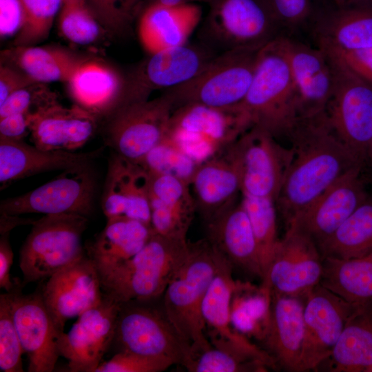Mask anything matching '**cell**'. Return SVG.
I'll list each match as a JSON object with an SVG mask.
<instances>
[{"mask_svg":"<svg viewBox=\"0 0 372 372\" xmlns=\"http://www.w3.org/2000/svg\"><path fill=\"white\" fill-rule=\"evenodd\" d=\"M74 104L96 118L107 117L123 102L126 78L112 65L85 59L66 82Z\"/></svg>","mask_w":372,"mask_h":372,"instance_id":"26","label":"cell"},{"mask_svg":"<svg viewBox=\"0 0 372 372\" xmlns=\"http://www.w3.org/2000/svg\"><path fill=\"white\" fill-rule=\"evenodd\" d=\"M240 105L254 126L276 138L285 136L299 118L297 89L276 39L260 50L251 83Z\"/></svg>","mask_w":372,"mask_h":372,"instance_id":"4","label":"cell"},{"mask_svg":"<svg viewBox=\"0 0 372 372\" xmlns=\"http://www.w3.org/2000/svg\"><path fill=\"white\" fill-rule=\"evenodd\" d=\"M260 49H235L216 54L192 79L166 90L173 111L185 105L227 107L246 96Z\"/></svg>","mask_w":372,"mask_h":372,"instance_id":"6","label":"cell"},{"mask_svg":"<svg viewBox=\"0 0 372 372\" xmlns=\"http://www.w3.org/2000/svg\"><path fill=\"white\" fill-rule=\"evenodd\" d=\"M276 41L289 65L298 95L299 118L324 112L332 87L326 54L289 36Z\"/></svg>","mask_w":372,"mask_h":372,"instance_id":"22","label":"cell"},{"mask_svg":"<svg viewBox=\"0 0 372 372\" xmlns=\"http://www.w3.org/2000/svg\"><path fill=\"white\" fill-rule=\"evenodd\" d=\"M335 6L342 7L347 6L350 3L351 0H331Z\"/></svg>","mask_w":372,"mask_h":372,"instance_id":"57","label":"cell"},{"mask_svg":"<svg viewBox=\"0 0 372 372\" xmlns=\"http://www.w3.org/2000/svg\"><path fill=\"white\" fill-rule=\"evenodd\" d=\"M103 27L85 1L63 4L59 15V28L68 41L81 45L90 44L99 39Z\"/></svg>","mask_w":372,"mask_h":372,"instance_id":"41","label":"cell"},{"mask_svg":"<svg viewBox=\"0 0 372 372\" xmlns=\"http://www.w3.org/2000/svg\"><path fill=\"white\" fill-rule=\"evenodd\" d=\"M341 60L350 70L372 86V47L355 50L317 45Z\"/></svg>","mask_w":372,"mask_h":372,"instance_id":"50","label":"cell"},{"mask_svg":"<svg viewBox=\"0 0 372 372\" xmlns=\"http://www.w3.org/2000/svg\"><path fill=\"white\" fill-rule=\"evenodd\" d=\"M364 167L347 172L287 226H296L317 246L325 240L369 196L362 176Z\"/></svg>","mask_w":372,"mask_h":372,"instance_id":"19","label":"cell"},{"mask_svg":"<svg viewBox=\"0 0 372 372\" xmlns=\"http://www.w3.org/2000/svg\"><path fill=\"white\" fill-rule=\"evenodd\" d=\"M88 218L77 214L43 215L34 220L19 258L23 283L37 282L86 254L82 236Z\"/></svg>","mask_w":372,"mask_h":372,"instance_id":"9","label":"cell"},{"mask_svg":"<svg viewBox=\"0 0 372 372\" xmlns=\"http://www.w3.org/2000/svg\"><path fill=\"white\" fill-rule=\"evenodd\" d=\"M241 201L257 241L263 277L279 240L277 236L276 201L270 198H259L246 194H242Z\"/></svg>","mask_w":372,"mask_h":372,"instance_id":"39","label":"cell"},{"mask_svg":"<svg viewBox=\"0 0 372 372\" xmlns=\"http://www.w3.org/2000/svg\"><path fill=\"white\" fill-rule=\"evenodd\" d=\"M150 225L154 233L175 239L187 240L193 217L185 215L150 197Z\"/></svg>","mask_w":372,"mask_h":372,"instance_id":"46","label":"cell"},{"mask_svg":"<svg viewBox=\"0 0 372 372\" xmlns=\"http://www.w3.org/2000/svg\"><path fill=\"white\" fill-rule=\"evenodd\" d=\"M224 153L198 164L189 184L196 210L205 222L235 202L241 192L238 168Z\"/></svg>","mask_w":372,"mask_h":372,"instance_id":"29","label":"cell"},{"mask_svg":"<svg viewBox=\"0 0 372 372\" xmlns=\"http://www.w3.org/2000/svg\"><path fill=\"white\" fill-rule=\"evenodd\" d=\"M322 261L315 242L289 225L273 251L260 287L269 293L306 297L320 282Z\"/></svg>","mask_w":372,"mask_h":372,"instance_id":"14","label":"cell"},{"mask_svg":"<svg viewBox=\"0 0 372 372\" xmlns=\"http://www.w3.org/2000/svg\"><path fill=\"white\" fill-rule=\"evenodd\" d=\"M306 297L270 293L267 321L260 340L276 366L287 371H301Z\"/></svg>","mask_w":372,"mask_h":372,"instance_id":"23","label":"cell"},{"mask_svg":"<svg viewBox=\"0 0 372 372\" xmlns=\"http://www.w3.org/2000/svg\"><path fill=\"white\" fill-rule=\"evenodd\" d=\"M282 29L290 31L306 23L313 12L311 0H267Z\"/></svg>","mask_w":372,"mask_h":372,"instance_id":"49","label":"cell"},{"mask_svg":"<svg viewBox=\"0 0 372 372\" xmlns=\"http://www.w3.org/2000/svg\"><path fill=\"white\" fill-rule=\"evenodd\" d=\"M224 152L238 168L242 194L276 201L290 162V147L254 125Z\"/></svg>","mask_w":372,"mask_h":372,"instance_id":"12","label":"cell"},{"mask_svg":"<svg viewBox=\"0 0 372 372\" xmlns=\"http://www.w3.org/2000/svg\"><path fill=\"white\" fill-rule=\"evenodd\" d=\"M150 175H167L190 184L198 165L165 137L139 163Z\"/></svg>","mask_w":372,"mask_h":372,"instance_id":"40","label":"cell"},{"mask_svg":"<svg viewBox=\"0 0 372 372\" xmlns=\"http://www.w3.org/2000/svg\"><path fill=\"white\" fill-rule=\"evenodd\" d=\"M252 126L240 103L227 107L188 104L173 111L165 138L200 164L220 154Z\"/></svg>","mask_w":372,"mask_h":372,"instance_id":"5","label":"cell"},{"mask_svg":"<svg viewBox=\"0 0 372 372\" xmlns=\"http://www.w3.org/2000/svg\"><path fill=\"white\" fill-rule=\"evenodd\" d=\"M236 282L231 302V321L240 333H248L261 340L268 318L270 293L262 288L256 289Z\"/></svg>","mask_w":372,"mask_h":372,"instance_id":"38","label":"cell"},{"mask_svg":"<svg viewBox=\"0 0 372 372\" xmlns=\"http://www.w3.org/2000/svg\"><path fill=\"white\" fill-rule=\"evenodd\" d=\"M327 360L332 371H372V302L351 314Z\"/></svg>","mask_w":372,"mask_h":372,"instance_id":"33","label":"cell"},{"mask_svg":"<svg viewBox=\"0 0 372 372\" xmlns=\"http://www.w3.org/2000/svg\"><path fill=\"white\" fill-rule=\"evenodd\" d=\"M101 150L83 153L45 150L22 140L0 137L1 189L14 181L39 173L90 164L99 157Z\"/></svg>","mask_w":372,"mask_h":372,"instance_id":"28","label":"cell"},{"mask_svg":"<svg viewBox=\"0 0 372 372\" xmlns=\"http://www.w3.org/2000/svg\"><path fill=\"white\" fill-rule=\"evenodd\" d=\"M38 83L17 68L8 63L0 67V105L12 93Z\"/></svg>","mask_w":372,"mask_h":372,"instance_id":"52","label":"cell"},{"mask_svg":"<svg viewBox=\"0 0 372 372\" xmlns=\"http://www.w3.org/2000/svg\"><path fill=\"white\" fill-rule=\"evenodd\" d=\"M321 50L327 55L332 76L325 114L342 142L366 163L372 141V86L341 60Z\"/></svg>","mask_w":372,"mask_h":372,"instance_id":"10","label":"cell"},{"mask_svg":"<svg viewBox=\"0 0 372 372\" xmlns=\"http://www.w3.org/2000/svg\"><path fill=\"white\" fill-rule=\"evenodd\" d=\"M97 118L76 105L65 107L55 96L29 112V130L37 147L72 152L84 145L96 129Z\"/></svg>","mask_w":372,"mask_h":372,"instance_id":"21","label":"cell"},{"mask_svg":"<svg viewBox=\"0 0 372 372\" xmlns=\"http://www.w3.org/2000/svg\"><path fill=\"white\" fill-rule=\"evenodd\" d=\"M24 353L15 327L10 293L0 296V370L3 372H22Z\"/></svg>","mask_w":372,"mask_h":372,"instance_id":"43","label":"cell"},{"mask_svg":"<svg viewBox=\"0 0 372 372\" xmlns=\"http://www.w3.org/2000/svg\"><path fill=\"white\" fill-rule=\"evenodd\" d=\"M9 233L1 234L0 239V288L7 293L15 291L10 278V268L13 262V252L9 242Z\"/></svg>","mask_w":372,"mask_h":372,"instance_id":"54","label":"cell"},{"mask_svg":"<svg viewBox=\"0 0 372 372\" xmlns=\"http://www.w3.org/2000/svg\"><path fill=\"white\" fill-rule=\"evenodd\" d=\"M25 14L21 0H0V35L17 36L23 28Z\"/></svg>","mask_w":372,"mask_h":372,"instance_id":"51","label":"cell"},{"mask_svg":"<svg viewBox=\"0 0 372 372\" xmlns=\"http://www.w3.org/2000/svg\"><path fill=\"white\" fill-rule=\"evenodd\" d=\"M216 54L200 42L152 54L126 78L123 104L148 99L156 90L180 85L196 75Z\"/></svg>","mask_w":372,"mask_h":372,"instance_id":"15","label":"cell"},{"mask_svg":"<svg viewBox=\"0 0 372 372\" xmlns=\"http://www.w3.org/2000/svg\"><path fill=\"white\" fill-rule=\"evenodd\" d=\"M121 304L104 293L102 300L85 311L59 340L61 356L72 372H95L112 346Z\"/></svg>","mask_w":372,"mask_h":372,"instance_id":"16","label":"cell"},{"mask_svg":"<svg viewBox=\"0 0 372 372\" xmlns=\"http://www.w3.org/2000/svg\"><path fill=\"white\" fill-rule=\"evenodd\" d=\"M276 366L265 351L256 345L211 347L197 355L185 367L189 372L266 371Z\"/></svg>","mask_w":372,"mask_h":372,"instance_id":"37","label":"cell"},{"mask_svg":"<svg viewBox=\"0 0 372 372\" xmlns=\"http://www.w3.org/2000/svg\"><path fill=\"white\" fill-rule=\"evenodd\" d=\"M209 6L201 42L217 54L261 49L283 34L267 0H213Z\"/></svg>","mask_w":372,"mask_h":372,"instance_id":"7","label":"cell"},{"mask_svg":"<svg viewBox=\"0 0 372 372\" xmlns=\"http://www.w3.org/2000/svg\"><path fill=\"white\" fill-rule=\"evenodd\" d=\"M205 223L207 240L233 267L262 279L258 246L242 201L236 200Z\"/></svg>","mask_w":372,"mask_h":372,"instance_id":"25","label":"cell"},{"mask_svg":"<svg viewBox=\"0 0 372 372\" xmlns=\"http://www.w3.org/2000/svg\"><path fill=\"white\" fill-rule=\"evenodd\" d=\"M201 17V8L196 3L146 6L138 14L139 41L149 55L181 46L187 43Z\"/></svg>","mask_w":372,"mask_h":372,"instance_id":"27","label":"cell"},{"mask_svg":"<svg viewBox=\"0 0 372 372\" xmlns=\"http://www.w3.org/2000/svg\"><path fill=\"white\" fill-rule=\"evenodd\" d=\"M318 247L322 259L351 258L371 252L372 196H369Z\"/></svg>","mask_w":372,"mask_h":372,"instance_id":"36","label":"cell"},{"mask_svg":"<svg viewBox=\"0 0 372 372\" xmlns=\"http://www.w3.org/2000/svg\"><path fill=\"white\" fill-rule=\"evenodd\" d=\"M172 112V105L163 94L123 104L107 116L105 143L114 153L140 163L166 136Z\"/></svg>","mask_w":372,"mask_h":372,"instance_id":"11","label":"cell"},{"mask_svg":"<svg viewBox=\"0 0 372 372\" xmlns=\"http://www.w3.org/2000/svg\"><path fill=\"white\" fill-rule=\"evenodd\" d=\"M320 283L307 294L301 371L315 370L330 356L344 327L358 307Z\"/></svg>","mask_w":372,"mask_h":372,"instance_id":"17","label":"cell"},{"mask_svg":"<svg viewBox=\"0 0 372 372\" xmlns=\"http://www.w3.org/2000/svg\"><path fill=\"white\" fill-rule=\"evenodd\" d=\"M63 4L71 3V2H75V1H85V0H62Z\"/></svg>","mask_w":372,"mask_h":372,"instance_id":"59","label":"cell"},{"mask_svg":"<svg viewBox=\"0 0 372 372\" xmlns=\"http://www.w3.org/2000/svg\"><path fill=\"white\" fill-rule=\"evenodd\" d=\"M218 258V251L207 238L189 242L185 261L162 296L166 315L192 345L195 357L212 347L207 336L202 305L217 271Z\"/></svg>","mask_w":372,"mask_h":372,"instance_id":"2","label":"cell"},{"mask_svg":"<svg viewBox=\"0 0 372 372\" xmlns=\"http://www.w3.org/2000/svg\"><path fill=\"white\" fill-rule=\"evenodd\" d=\"M39 83L22 88L10 94L0 105V118L10 114L32 111L50 98L53 94Z\"/></svg>","mask_w":372,"mask_h":372,"instance_id":"48","label":"cell"},{"mask_svg":"<svg viewBox=\"0 0 372 372\" xmlns=\"http://www.w3.org/2000/svg\"><path fill=\"white\" fill-rule=\"evenodd\" d=\"M96 181L88 164L63 170L40 187L3 200L0 213L77 214L89 217L93 210Z\"/></svg>","mask_w":372,"mask_h":372,"instance_id":"13","label":"cell"},{"mask_svg":"<svg viewBox=\"0 0 372 372\" xmlns=\"http://www.w3.org/2000/svg\"><path fill=\"white\" fill-rule=\"evenodd\" d=\"M212 1L213 0H144L141 10L146 6L150 4L177 6L187 3H196V2H203L209 5Z\"/></svg>","mask_w":372,"mask_h":372,"instance_id":"55","label":"cell"},{"mask_svg":"<svg viewBox=\"0 0 372 372\" xmlns=\"http://www.w3.org/2000/svg\"><path fill=\"white\" fill-rule=\"evenodd\" d=\"M150 174L139 163L113 153L101 206L107 219L127 217L150 225Z\"/></svg>","mask_w":372,"mask_h":372,"instance_id":"24","label":"cell"},{"mask_svg":"<svg viewBox=\"0 0 372 372\" xmlns=\"http://www.w3.org/2000/svg\"><path fill=\"white\" fill-rule=\"evenodd\" d=\"M12 318L24 353L28 371L52 372L61 356V331L46 307L41 293H10Z\"/></svg>","mask_w":372,"mask_h":372,"instance_id":"20","label":"cell"},{"mask_svg":"<svg viewBox=\"0 0 372 372\" xmlns=\"http://www.w3.org/2000/svg\"><path fill=\"white\" fill-rule=\"evenodd\" d=\"M25 21L15 37L13 46L34 45L49 35L53 21L63 6L62 0H21Z\"/></svg>","mask_w":372,"mask_h":372,"instance_id":"42","label":"cell"},{"mask_svg":"<svg viewBox=\"0 0 372 372\" xmlns=\"http://www.w3.org/2000/svg\"><path fill=\"white\" fill-rule=\"evenodd\" d=\"M29 112L13 114L0 118V137L22 140L30 132Z\"/></svg>","mask_w":372,"mask_h":372,"instance_id":"53","label":"cell"},{"mask_svg":"<svg viewBox=\"0 0 372 372\" xmlns=\"http://www.w3.org/2000/svg\"><path fill=\"white\" fill-rule=\"evenodd\" d=\"M368 161L372 166V141L371 143V145L369 146V150H368Z\"/></svg>","mask_w":372,"mask_h":372,"instance_id":"58","label":"cell"},{"mask_svg":"<svg viewBox=\"0 0 372 372\" xmlns=\"http://www.w3.org/2000/svg\"><path fill=\"white\" fill-rule=\"evenodd\" d=\"M285 136L291 154L276 205L287 225L347 172L366 163L342 142L324 111L298 118Z\"/></svg>","mask_w":372,"mask_h":372,"instance_id":"1","label":"cell"},{"mask_svg":"<svg viewBox=\"0 0 372 372\" xmlns=\"http://www.w3.org/2000/svg\"><path fill=\"white\" fill-rule=\"evenodd\" d=\"M144 0H85L103 28L116 32L125 31L141 12Z\"/></svg>","mask_w":372,"mask_h":372,"instance_id":"45","label":"cell"},{"mask_svg":"<svg viewBox=\"0 0 372 372\" xmlns=\"http://www.w3.org/2000/svg\"><path fill=\"white\" fill-rule=\"evenodd\" d=\"M189 242L154 233L133 257L101 277L103 293L121 304L155 301L185 261Z\"/></svg>","mask_w":372,"mask_h":372,"instance_id":"3","label":"cell"},{"mask_svg":"<svg viewBox=\"0 0 372 372\" xmlns=\"http://www.w3.org/2000/svg\"><path fill=\"white\" fill-rule=\"evenodd\" d=\"M154 302L121 304L112 346H116V352L165 358L185 368L195 357L192 345L169 320L162 304L158 307Z\"/></svg>","mask_w":372,"mask_h":372,"instance_id":"8","label":"cell"},{"mask_svg":"<svg viewBox=\"0 0 372 372\" xmlns=\"http://www.w3.org/2000/svg\"><path fill=\"white\" fill-rule=\"evenodd\" d=\"M317 45L355 50L372 47V7L347 5L322 13L314 27Z\"/></svg>","mask_w":372,"mask_h":372,"instance_id":"31","label":"cell"},{"mask_svg":"<svg viewBox=\"0 0 372 372\" xmlns=\"http://www.w3.org/2000/svg\"><path fill=\"white\" fill-rule=\"evenodd\" d=\"M152 234V227L143 222L127 217L109 218L85 252L101 277L136 254Z\"/></svg>","mask_w":372,"mask_h":372,"instance_id":"30","label":"cell"},{"mask_svg":"<svg viewBox=\"0 0 372 372\" xmlns=\"http://www.w3.org/2000/svg\"><path fill=\"white\" fill-rule=\"evenodd\" d=\"M150 176V197L168 207L194 217L196 210L189 183L172 176Z\"/></svg>","mask_w":372,"mask_h":372,"instance_id":"44","label":"cell"},{"mask_svg":"<svg viewBox=\"0 0 372 372\" xmlns=\"http://www.w3.org/2000/svg\"><path fill=\"white\" fill-rule=\"evenodd\" d=\"M58 329L96 306L104 293L99 272L87 254L48 278L41 292Z\"/></svg>","mask_w":372,"mask_h":372,"instance_id":"18","label":"cell"},{"mask_svg":"<svg viewBox=\"0 0 372 372\" xmlns=\"http://www.w3.org/2000/svg\"><path fill=\"white\" fill-rule=\"evenodd\" d=\"M320 283L351 304L371 302L372 251L351 258H324Z\"/></svg>","mask_w":372,"mask_h":372,"instance_id":"35","label":"cell"},{"mask_svg":"<svg viewBox=\"0 0 372 372\" xmlns=\"http://www.w3.org/2000/svg\"><path fill=\"white\" fill-rule=\"evenodd\" d=\"M174 364L165 358L118 351L108 361L101 362L95 372H161Z\"/></svg>","mask_w":372,"mask_h":372,"instance_id":"47","label":"cell"},{"mask_svg":"<svg viewBox=\"0 0 372 372\" xmlns=\"http://www.w3.org/2000/svg\"><path fill=\"white\" fill-rule=\"evenodd\" d=\"M349 5H357L372 7V0H351Z\"/></svg>","mask_w":372,"mask_h":372,"instance_id":"56","label":"cell"},{"mask_svg":"<svg viewBox=\"0 0 372 372\" xmlns=\"http://www.w3.org/2000/svg\"><path fill=\"white\" fill-rule=\"evenodd\" d=\"M233 268L219 253L217 271L202 305L205 322L211 329L208 333L211 346L223 344L249 346L253 344L231 324V302L236 287V282L232 277Z\"/></svg>","mask_w":372,"mask_h":372,"instance_id":"32","label":"cell"},{"mask_svg":"<svg viewBox=\"0 0 372 372\" xmlns=\"http://www.w3.org/2000/svg\"><path fill=\"white\" fill-rule=\"evenodd\" d=\"M84 59L59 47L13 46L1 53L4 63L17 68L38 83H66Z\"/></svg>","mask_w":372,"mask_h":372,"instance_id":"34","label":"cell"}]
</instances>
